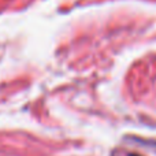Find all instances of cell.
Here are the masks:
<instances>
[{
  "instance_id": "1",
  "label": "cell",
  "mask_w": 156,
  "mask_h": 156,
  "mask_svg": "<svg viewBox=\"0 0 156 156\" xmlns=\"http://www.w3.org/2000/svg\"><path fill=\"white\" fill-rule=\"evenodd\" d=\"M130 156H140V155H130Z\"/></svg>"
}]
</instances>
